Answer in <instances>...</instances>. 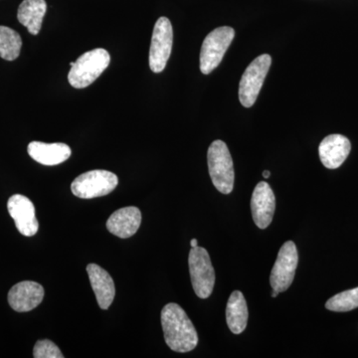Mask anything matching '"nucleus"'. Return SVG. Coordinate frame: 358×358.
Listing matches in <instances>:
<instances>
[{"label":"nucleus","instance_id":"f257e3e1","mask_svg":"<svg viewBox=\"0 0 358 358\" xmlns=\"http://www.w3.org/2000/svg\"><path fill=\"white\" fill-rule=\"evenodd\" d=\"M164 341L171 350L189 352L199 343V334L185 310L178 303H167L162 310Z\"/></svg>","mask_w":358,"mask_h":358},{"label":"nucleus","instance_id":"f03ea898","mask_svg":"<svg viewBox=\"0 0 358 358\" xmlns=\"http://www.w3.org/2000/svg\"><path fill=\"white\" fill-rule=\"evenodd\" d=\"M110 62L109 52L105 49L96 48L86 52L77 59L76 62L70 63L68 80L71 86L75 89H84L93 84L107 69Z\"/></svg>","mask_w":358,"mask_h":358},{"label":"nucleus","instance_id":"7ed1b4c3","mask_svg":"<svg viewBox=\"0 0 358 358\" xmlns=\"http://www.w3.org/2000/svg\"><path fill=\"white\" fill-rule=\"evenodd\" d=\"M209 174L216 189L223 194H229L234 187V166L227 145L222 141L211 143L207 152Z\"/></svg>","mask_w":358,"mask_h":358},{"label":"nucleus","instance_id":"20e7f679","mask_svg":"<svg viewBox=\"0 0 358 358\" xmlns=\"http://www.w3.org/2000/svg\"><path fill=\"white\" fill-rule=\"evenodd\" d=\"M234 37V29L229 26H221L207 35L200 52V70L202 74H210L218 67Z\"/></svg>","mask_w":358,"mask_h":358},{"label":"nucleus","instance_id":"39448f33","mask_svg":"<svg viewBox=\"0 0 358 358\" xmlns=\"http://www.w3.org/2000/svg\"><path fill=\"white\" fill-rule=\"evenodd\" d=\"M117 185L119 178L115 173L96 169L78 176L71 185V190L79 199H92L110 194Z\"/></svg>","mask_w":358,"mask_h":358},{"label":"nucleus","instance_id":"423d86ee","mask_svg":"<svg viewBox=\"0 0 358 358\" xmlns=\"http://www.w3.org/2000/svg\"><path fill=\"white\" fill-rule=\"evenodd\" d=\"M188 265L195 294L200 299L209 298L215 285V271L208 252L202 247H194L189 252Z\"/></svg>","mask_w":358,"mask_h":358},{"label":"nucleus","instance_id":"0eeeda50","mask_svg":"<svg viewBox=\"0 0 358 358\" xmlns=\"http://www.w3.org/2000/svg\"><path fill=\"white\" fill-rule=\"evenodd\" d=\"M271 64V56L263 54L252 61L245 70L239 85V100L243 107L251 108L255 103Z\"/></svg>","mask_w":358,"mask_h":358},{"label":"nucleus","instance_id":"6e6552de","mask_svg":"<svg viewBox=\"0 0 358 358\" xmlns=\"http://www.w3.org/2000/svg\"><path fill=\"white\" fill-rule=\"evenodd\" d=\"M173 30L171 20L160 17L155 23L150 49V67L154 73L164 70L173 50Z\"/></svg>","mask_w":358,"mask_h":358},{"label":"nucleus","instance_id":"1a4fd4ad","mask_svg":"<svg viewBox=\"0 0 358 358\" xmlns=\"http://www.w3.org/2000/svg\"><path fill=\"white\" fill-rule=\"evenodd\" d=\"M299 263V254L293 241H287L278 254L270 275V284L274 291L282 293L291 287Z\"/></svg>","mask_w":358,"mask_h":358},{"label":"nucleus","instance_id":"9d476101","mask_svg":"<svg viewBox=\"0 0 358 358\" xmlns=\"http://www.w3.org/2000/svg\"><path fill=\"white\" fill-rule=\"evenodd\" d=\"M7 209L15 222L16 228L26 237L34 236L39 229L34 204L24 195L15 194L7 202Z\"/></svg>","mask_w":358,"mask_h":358},{"label":"nucleus","instance_id":"9b49d317","mask_svg":"<svg viewBox=\"0 0 358 358\" xmlns=\"http://www.w3.org/2000/svg\"><path fill=\"white\" fill-rule=\"evenodd\" d=\"M275 199L272 188L265 181H261L254 189L251 199L252 216L260 229H266L274 217Z\"/></svg>","mask_w":358,"mask_h":358},{"label":"nucleus","instance_id":"f8f14e48","mask_svg":"<svg viewBox=\"0 0 358 358\" xmlns=\"http://www.w3.org/2000/svg\"><path fill=\"white\" fill-rule=\"evenodd\" d=\"M44 294V288L38 282H20L9 291L8 303L16 312H30L42 303Z\"/></svg>","mask_w":358,"mask_h":358},{"label":"nucleus","instance_id":"ddd939ff","mask_svg":"<svg viewBox=\"0 0 358 358\" xmlns=\"http://www.w3.org/2000/svg\"><path fill=\"white\" fill-rule=\"evenodd\" d=\"M352 150V145L343 134H331L320 143L319 154L320 162L329 169H338Z\"/></svg>","mask_w":358,"mask_h":358},{"label":"nucleus","instance_id":"4468645a","mask_svg":"<svg viewBox=\"0 0 358 358\" xmlns=\"http://www.w3.org/2000/svg\"><path fill=\"white\" fill-rule=\"evenodd\" d=\"M90 282L96 294L99 307L102 310H108L114 301L115 287L114 280L107 271L103 270L96 264L87 266Z\"/></svg>","mask_w":358,"mask_h":358},{"label":"nucleus","instance_id":"2eb2a0df","mask_svg":"<svg viewBox=\"0 0 358 358\" xmlns=\"http://www.w3.org/2000/svg\"><path fill=\"white\" fill-rule=\"evenodd\" d=\"M141 223V213L138 207H124L110 216L107 229L115 236L126 239L138 232Z\"/></svg>","mask_w":358,"mask_h":358},{"label":"nucleus","instance_id":"dca6fc26","mask_svg":"<svg viewBox=\"0 0 358 358\" xmlns=\"http://www.w3.org/2000/svg\"><path fill=\"white\" fill-rule=\"evenodd\" d=\"M28 154L43 166H57L69 159L72 150L66 143L32 141L28 145Z\"/></svg>","mask_w":358,"mask_h":358},{"label":"nucleus","instance_id":"f3484780","mask_svg":"<svg viewBox=\"0 0 358 358\" xmlns=\"http://www.w3.org/2000/svg\"><path fill=\"white\" fill-rule=\"evenodd\" d=\"M46 11L47 4L45 0H24L18 7V21L27 28L30 34L37 35L41 30Z\"/></svg>","mask_w":358,"mask_h":358},{"label":"nucleus","instance_id":"a211bd4d","mask_svg":"<svg viewBox=\"0 0 358 358\" xmlns=\"http://www.w3.org/2000/svg\"><path fill=\"white\" fill-rule=\"evenodd\" d=\"M226 320L233 334L243 333L248 322V308L243 294L234 291L231 294L226 308Z\"/></svg>","mask_w":358,"mask_h":358},{"label":"nucleus","instance_id":"6ab92c4d","mask_svg":"<svg viewBox=\"0 0 358 358\" xmlns=\"http://www.w3.org/2000/svg\"><path fill=\"white\" fill-rule=\"evenodd\" d=\"M22 40L15 30L6 26H0V57L13 61L20 56Z\"/></svg>","mask_w":358,"mask_h":358},{"label":"nucleus","instance_id":"aec40b11","mask_svg":"<svg viewBox=\"0 0 358 358\" xmlns=\"http://www.w3.org/2000/svg\"><path fill=\"white\" fill-rule=\"evenodd\" d=\"M326 308L333 312H350L358 308L357 288L343 292L329 299L327 301Z\"/></svg>","mask_w":358,"mask_h":358},{"label":"nucleus","instance_id":"412c9836","mask_svg":"<svg viewBox=\"0 0 358 358\" xmlns=\"http://www.w3.org/2000/svg\"><path fill=\"white\" fill-rule=\"evenodd\" d=\"M35 358H63L64 355L57 345L49 339L38 341L33 350Z\"/></svg>","mask_w":358,"mask_h":358},{"label":"nucleus","instance_id":"4be33fe9","mask_svg":"<svg viewBox=\"0 0 358 358\" xmlns=\"http://www.w3.org/2000/svg\"><path fill=\"white\" fill-rule=\"evenodd\" d=\"M190 246H192V248H194V247L199 246V242H197V240L192 239V242H190Z\"/></svg>","mask_w":358,"mask_h":358},{"label":"nucleus","instance_id":"5701e85b","mask_svg":"<svg viewBox=\"0 0 358 358\" xmlns=\"http://www.w3.org/2000/svg\"><path fill=\"white\" fill-rule=\"evenodd\" d=\"M263 176L265 178H268L271 176V173L268 171H263Z\"/></svg>","mask_w":358,"mask_h":358},{"label":"nucleus","instance_id":"b1692460","mask_svg":"<svg viewBox=\"0 0 358 358\" xmlns=\"http://www.w3.org/2000/svg\"><path fill=\"white\" fill-rule=\"evenodd\" d=\"M278 294H279V293H278L277 291H274V289H273V293H272L273 298H275V296H277Z\"/></svg>","mask_w":358,"mask_h":358}]
</instances>
